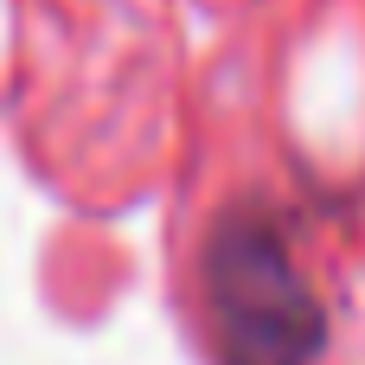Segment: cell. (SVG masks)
I'll use <instances>...</instances> for the list:
<instances>
[{"instance_id": "cell-1", "label": "cell", "mask_w": 365, "mask_h": 365, "mask_svg": "<svg viewBox=\"0 0 365 365\" xmlns=\"http://www.w3.org/2000/svg\"><path fill=\"white\" fill-rule=\"evenodd\" d=\"M199 282L225 365H314L327 340V282L269 199L231 205L212 225Z\"/></svg>"}]
</instances>
